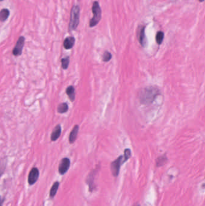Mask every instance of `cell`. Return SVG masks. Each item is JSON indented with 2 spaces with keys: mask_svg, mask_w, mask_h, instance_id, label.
Listing matches in <instances>:
<instances>
[{
  "mask_svg": "<svg viewBox=\"0 0 205 206\" xmlns=\"http://www.w3.org/2000/svg\"><path fill=\"white\" fill-rule=\"evenodd\" d=\"M3 1V0H0V1Z\"/></svg>",
  "mask_w": 205,
  "mask_h": 206,
  "instance_id": "24",
  "label": "cell"
},
{
  "mask_svg": "<svg viewBox=\"0 0 205 206\" xmlns=\"http://www.w3.org/2000/svg\"><path fill=\"white\" fill-rule=\"evenodd\" d=\"M71 165V161L68 158H63L60 163L59 166V172L60 175L65 174Z\"/></svg>",
  "mask_w": 205,
  "mask_h": 206,
  "instance_id": "6",
  "label": "cell"
},
{
  "mask_svg": "<svg viewBox=\"0 0 205 206\" xmlns=\"http://www.w3.org/2000/svg\"><path fill=\"white\" fill-rule=\"evenodd\" d=\"M160 90L157 88L150 86L143 89L140 93V100L141 104H149L152 103L157 96L160 94Z\"/></svg>",
  "mask_w": 205,
  "mask_h": 206,
  "instance_id": "1",
  "label": "cell"
},
{
  "mask_svg": "<svg viewBox=\"0 0 205 206\" xmlns=\"http://www.w3.org/2000/svg\"><path fill=\"white\" fill-rule=\"evenodd\" d=\"M166 157L162 156L161 157H159L157 159V165L158 166H161L162 165H163L165 162H166Z\"/></svg>",
  "mask_w": 205,
  "mask_h": 206,
  "instance_id": "20",
  "label": "cell"
},
{
  "mask_svg": "<svg viewBox=\"0 0 205 206\" xmlns=\"http://www.w3.org/2000/svg\"><path fill=\"white\" fill-rule=\"evenodd\" d=\"M131 156V152L130 149H126L124 152V158L126 161H127Z\"/></svg>",
  "mask_w": 205,
  "mask_h": 206,
  "instance_id": "21",
  "label": "cell"
},
{
  "mask_svg": "<svg viewBox=\"0 0 205 206\" xmlns=\"http://www.w3.org/2000/svg\"><path fill=\"white\" fill-rule=\"evenodd\" d=\"M2 201L1 196H0V206H2Z\"/></svg>",
  "mask_w": 205,
  "mask_h": 206,
  "instance_id": "22",
  "label": "cell"
},
{
  "mask_svg": "<svg viewBox=\"0 0 205 206\" xmlns=\"http://www.w3.org/2000/svg\"><path fill=\"white\" fill-rule=\"evenodd\" d=\"M78 131H79V127L78 125H75L73 127L72 130L71 131V132L69 134V143L70 144H73L74 142L75 141L78 133Z\"/></svg>",
  "mask_w": 205,
  "mask_h": 206,
  "instance_id": "9",
  "label": "cell"
},
{
  "mask_svg": "<svg viewBox=\"0 0 205 206\" xmlns=\"http://www.w3.org/2000/svg\"><path fill=\"white\" fill-rule=\"evenodd\" d=\"M24 42H25V38L23 36H21L18 39L15 48L13 50V54L15 56H19L21 55L22 49L24 45Z\"/></svg>",
  "mask_w": 205,
  "mask_h": 206,
  "instance_id": "7",
  "label": "cell"
},
{
  "mask_svg": "<svg viewBox=\"0 0 205 206\" xmlns=\"http://www.w3.org/2000/svg\"><path fill=\"white\" fill-rule=\"evenodd\" d=\"M75 39L73 37H68L65 39L63 43V46L65 49L66 50H69L71 49L75 44Z\"/></svg>",
  "mask_w": 205,
  "mask_h": 206,
  "instance_id": "10",
  "label": "cell"
},
{
  "mask_svg": "<svg viewBox=\"0 0 205 206\" xmlns=\"http://www.w3.org/2000/svg\"><path fill=\"white\" fill-rule=\"evenodd\" d=\"M68 109H69V107L67 103H61L58 106L57 111L59 113H64L68 112Z\"/></svg>",
  "mask_w": 205,
  "mask_h": 206,
  "instance_id": "15",
  "label": "cell"
},
{
  "mask_svg": "<svg viewBox=\"0 0 205 206\" xmlns=\"http://www.w3.org/2000/svg\"><path fill=\"white\" fill-rule=\"evenodd\" d=\"M92 12L93 16L89 22V26L91 28L96 26L101 19L102 11L98 1H95L93 2L92 7Z\"/></svg>",
  "mask_w": 205,
  "mask_h": 206,
  "instance_id": "2",
  "label": "cell"
},
{
  "mask_svg": "<svg viewBox=\"0 0 205 206\" xmlns=\"http://www.w3.org/2000/svg\"><path fill=\"white\" fill-rule=\"evenodd\" d=\"M164 38V34L162 31H158L156 35V41L158 45H161L163 42Z\"/></svg>",
  "mask_w": 205,
  "mask_h": 206,
  "instance_id": "17",
  "label": "cell"
},
{
  "mask_svg": "<svg viewBox=\"0 0 205 206\" xmlns=\"http://www.w3.org/2000/svg\"><path fill=\"white\" fill-rule=\"evenodd\" d=\"M79 7L78 5L73 6L71 13V19L69 22V30L72 31L77 28L79 21Z\"/></svg>",
  "mask_w": 205,
  "mask_h": 206,
  "instance_id": "3",
  "label": "cell"
},
{
  "mask_svg": "<svg viewBox=\"0 0 205 206\" xmlns=\"http://www.w3.org/2000/svg\"><path fill=\"white\" fill-rule=\"evenodd\" d=\"M61 128L60 125H57L54 129L53 130L52 133L51 134V139L52 141H57L59 138V137L61 135Z\"/></svg>",
  "mask_w": 205,
  "mask_h": 206,
  "instance_id": "8",
  "label": "cell"
},
{
  "mask_svg": "<svg viewBox=\"0 0 205 206\" xmlns=\"http://www.w3.org/2000/svg\"><path fill=\"white\" fill-rule=\"evenodd\" d=\"M69 64V57H66L65 58L61 59V65H62V68L64 69H66Z\"/></svg>",
  "mask_w": 205,
  "mask_h": 206,
  "instance_id": "18",
  "label": "cell"
},
{
  "mask_svg": "<svg viewBox=\"0 0 205 206\" xmlns=\"http://www.w3.org/2000/svg\"><path fill=\"white\" fill-rule=\"evenodd\" d=\"M59 186H60V183L59 181H56L52 184L50 189V191H49V197L51 198H54V196L57 194V192L59 189Z\"/></svg>",
  "mask_w": 205,
  "mask_h": 206,
  "instance_id": "11",
  "label": "cell"
},
{
  "mask_svg": "<svg viewBox=\"0 0 205 206\" xmlns=\"http://www.w3.org/2000/svg\"><path fill=\"white\" fill-rule=\"evenodd\" d=\"M39 177V171L38 168H33L29 171L28 177V183L30 186L34 184L38 180Z\"/></svg>",
  "mask_w": 205,
  "mask_h": 206,
  "instance_id": "5",
  "label": "cell"
},
{
  "mask_svg": "<svg viewBox=\"0 0 205 206\" xmlns=\"http://www.w3.org/2000/svg\"><path fill=\"white\" fill-rule=\"evenodd\" d=\"M10 15V12L7 9H3L0 11V21L2 22L5 21Z\"/></svg>",
  "mask_w": 205,
  "mask_h": 206,
  "instance_id": "14",
  "label": "cell"
},
{
  "mask_svg": "<svg viewBox=\"0 0 205 206\" xmlns=\"http://www.w3.org/2000/svg\"><path fill=\"white\" fill-rule=\"evenodd\" d=\"M66 92L68 96L69 97L70 100L72 102L74 101L75 98V93L74 87L72 86H70L68 87V88L66 89Z\"/></svg>",
  "mask_w": 205,
  "mask_h": 206,
  "instance_id": "13",
  "label": "cell"
},
{
  "mask_svg": "<svg viewBox=\"0 0 205 206\" xmlns=\"http://www.w3.org/2000/svg\"><path fill=\"white\" fill-rule=\"evenodd\" d=\"M126 162L124 156H120L117 158L116 160H115L114 162H112L111 164V172L114 177H117L119 171H120V168L123 163H124Z\"/></svg>",
  "mask_w": 205,
  "mask_h": 206,
  "instance_id": "4",
  "label": "cell"
},
{
  "mask_svg": "<svg viewBox=\"0 0 205 206\" xmlns=\"http://www.w3.org/2000/svg\"><path fill=\"white\" fill-rule=\"evenodd\" d=\"M204 1H205V0H199V1H200V2H203Z\"/></svg>",
  "mask_w": 205,
  "mask_h": 206,
  "instance_id": "23",
  "label": "cell"
},
{
  "mask_svg": "<svg viewBox=\"0 0 205 206\" xmlns=\"http://www.w3.org/2000/svg\"><path fill=\"white\" fill-rule=\"evenodd\" d=\"M138 39L140 44L142 46H145L146 45V36H145V29L143 27L140 32L138 35Z\"/></svg>",
  "mask_w": 205,
  "mask_h": 206,
  "instance_id": "12",
  "label": "cell"
},
{
  "mask_svg": "<svg viewBox=\"0 0 205 206\" xmlns=\"http://www.w3.org/2000/svg\"><path fill=\"white\" fill-rule=\"evenodd\" d=\"M111 58H112V55L110 52L105 51L103 53L102 56V60L103 61L107 62V61H110L111 59Z\"/></svg>",
  "mask_w": 205,
  "mask_h": 206,
  "instance_id": "19",
  "label": "cell"
},
{
  "mask_svg": "<svg viewBox=\"0 0 205 206\" xmlns=\"http://www.w3.org/2000/svg\"><path fill=\"white\" fill-rule=\"evenodd\" d=\"M7 165V159H3L0 160V178L4 174Z\"/></svg>",
  "mask_w": 205,
  "mask_h": 206,
  "instance_id": "16",
  "label": "cell"
}]
</instances>
